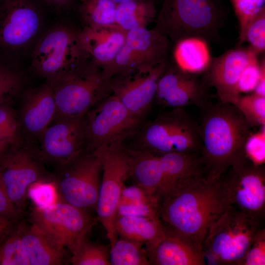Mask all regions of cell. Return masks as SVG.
I'll list each match as a JSON object with an SVG mask.
<instances>
[{
  "mask_svg": "<svg viewBox=\"0 0 265 265\" xmlns=\"http://www.w3.org/2000/svg\"><path fill=\"white\" fill-rule=\"evenodd\" d=\"M229 204L221 178L207 177L162 197L158 209L166 227L202 252L210 228Z\"/></svg>",
  "mask_w": 265,
  "mask_h": 265,
  "instance_id": "cell-1",
  "label": "cell"
},
{
  "mask_svg": "<svg viewBox=\"0 0 265 265\" xmlns=\"http://www.w3.org/2000/svg\"><path fill=\"white\" fill-rule=\"evenodd\" d=\"M203 107L200 155L209 177L220 179L230 167L248 161L244 145L250 127L233 104L220 102Z\"/></svg>",
  "mask_w": 265,
  "mask_h": 265,
  "instance_id": "cell-2",
  "label": "cell"
},
{
  "mask_svg": "<svg viewBox=\"0 0 265 265\" xmlns=\"http://www.w3.org/2000/svg\"><path fill=\"white\" fill-rule=\"evenodd\" d=\"M130 175L134 184L158 201L208 177L199 154L158 153L126 147Z\"/></svg>",
  "mask_w": 265,
  "mask_h": 265,
  "instance_id": "cell-3",
  "label": "cell"
},
{
  "mask_svg": "<svg viewBox=\"0 0 265 265\" xmlns=\"http://www.w3.org/2000/svg\"><path fill=\"white\" fill-rule=\"evenodd\" d=\"M265 219L230 204L210 228L203 244L206 264L240 265Z\"/></svg>",
  "mask_w": 265,
  "mask_h": 265,
  "instance_id": "cell-4",
  "label": "cell"
},
{
  "mask_svg": "<svg viewBox=\"0 0 265 265\" xmlns=\"http://www.w3.org/2000/svg\"><path fill=\"white\" fill-rule=\"evenodd\" d=\"M224 18L213 0H164L153 29L175 43L188 37L212 42L218 37Z\"/></svg>",
  "mask_w": 265,
  "mask_h": 265,
  "instance_id": "cell-5",
  "label": "cell"
},
{
  "mask_svg": "<svg viewBox=\"0 0 265 265\" xmlns=\"http://www.w3.org/2000/svg\"><path fill=\"white\" fill-rule=\"evenodd\" d=\"M52 81L56 107L54 120L84 115L112 93L113 77L106 76L90 58L73 71Z\"/></svg>",
  "mask_w": 265,
  "mask_h": 265,
  "instance_id": "cell-6",
  "label": "cell"
},
{
  "mask_svg": "<svg viewBox=\"0 0 265 265\" xmlns=\"http://www.w3.org/2000/svg\"><path fill=\"white\" fill-rule=\"evenodd\" d=\"M130 147L152 152L199 154V125L182 108H173L142 125Z\"/></svg>",
  "mask_w": 265,
  "mask_h": 265,
  "instance_id": "cell-7",
  "label": "cell"
},
{
  "mask_svg": "<svg viewBox=\"0 0 265 265\" xmlns=\"http://www.w3.org/2000/svg\"><path fill=\"white\" fill-rule=\"evenodd\" d=\"M89 58L81 42L79 30L59 23L38 40L30 69L38 77L54 80L73 71Z\"/></svg>",
  "mask_w": 265,
  "mask_h": 265,
  "instance_id": "cell-8",
  "label": "cell"
},
{
  "mask_svg": "<svg viewBox=\"0 0 265 265\" xmlns=\"http://www.w3.org/2000/svg\"><path fill=\"white\" fill-rule=\"evenodd\" d=\"M102 172V163L98 156L86 149L57 166L53 181L57 201L67 203L88 212L96 210Z\"/></svg>",
  "mask_w": 265,
  "mask_h": 265,
  "instance_id": "cell-9",
  "label": "cell"
},
{
  "mask_svg": "<svg viewBox=\"0 0 265 265\" xmlns=\"http://www.w3.org/2000/svg\"><path fill=\"white\" fill-rule=\"evenodd\" d=\"M124 143L101 147L94 152L102 166L101 181L96 210L105 228L110 246L117 239L114 223L118 202L129 178L130 165Z\"/></svg>",
  "mask_w": 265,
  "mask_h": 265,
  "instance_id": "cell-10",
  "label": "cell"
},
{
  "mask_svg": "<svg viewBox=\"0 0 265 265\" xmlns=\"http://www.w3.org/2000/svg\"><path fill=\"white\" fill-rule=\"evenodd\" d=\"M143 119L130 112L112 94L85 114L84 149L94 151L124 143L142 125Z\"/></svg>",
  "mask_w": 265,
  "mask_h": 265,
  "instance_id": "cell-11",
  "label": "cell"
},
{
  "mask_svg": "<svg viewBox=\"0 0 265 265\" xmlns=\"http://www.w3.org/2000/svg\"><path fill=\"white\" fill-rule=\"evenodd\" d=\"M45 162L39 148L26 142L0 156V177L10 199L22 215L29 186L35 182L53 178L46 170Z\"/></svg>",
  "mask_w": 265,
  "mask_h": 265,
  "instance_id": "cell-12",
  "label": "cell"
},
{
  "mask_svg": "<svg viewBox=\"0 0 265 265\" xmlns=\"http://www.w3.org/2000/svg\"><path fill=\"white\" fill-rule=\"evenodd\" d=\"M30 217V222L71 254L88 237L94 222L88 211L61 201L43 208L34 207Z\"/></svg>",
  "mask_w": 265,
  "mask_h": 265,
  "instance_id": "cell-13",
  "label": "cell"
},
{
  "mask_svg": "<svg viewBox=\"0 0 265 265\" xmlns=\"http://www.w3.org/2000/svg\"><path fill=\"white\" fill-rule=\"evenodd\" d=\"M170 41L154 29L138 27L127 31L125 43L114 60L103 69L108 77L165 62Z\"/></svg>",
  "mask_w": 265,
  "mask_h": 265,
  "instance_id": "cell-14",
  "label": "cell"
},
{
  "mask_svg": "<svg viewBox=\"0 0 265 265\" xmlns=\"http://www.w3.org/2000/svg\"><path fill=\"white\" fill-rule=\"evenodd\" d=\"M230 204L251 216L265 219V169L249 161L230 167L221 177Z\"/></svg>",
  "mask_w": 265,
  "mask_h": 265,
  "instance_id": "cell-15",
  "label": "cell"
},
{
  "mask_svg": "<svg viewBox=\"0 0 265 265\" xmlns=\"http://www.w3.org/2000/svg\"><path fill=\"white\" fill-rule=\"evenodd\" d=\"M41 15L30 0H5L0 5V51L11 52L28 46L39 33Z\"/></svg>",
  "mask_w": 265,
  "mask_h": 265,
  "instance_id": "cell-16",
  "label": "cell"
},
{
  "mask_svg": "<svg viewBox=\"0 0 265 265\" xmlns=\"http://www.w3.org/2000/svg\"><path fill=\"white\" fill-rule=\"evenodd\" d=\"M167 66L163 62L113 77L112 94L132 114L144 118L155 100L159 80Z\"/></svg>",
  "mask_w": 265,
  "mask_h": 265,
  "instance_id": "cell-17",
  "label": "cell"
},
{
  "mask_svg": "<svg viewBox=\"0 0 265 265\" xmlns=\"http://www.w3.org/2000/svg\"><path fill=\"white\" fill-rule=\"evenodd\" d=\"M54 120L39 137V149L46 161L58 166L84 149L85 114Z\"/></svg>",
  "mask_w": 265,
  "mask_h": 265,
  "instance_id": "cell-18",
  "label": "cell"
},
{
  "mask_svg": "<svg viewBox=\"0 0 265 265\" xmlns=\"http://www.w3.org/2000/svg\"><path fill=\"white\" fill-rule=\"evenodd\" d=\"M56 112L53 81L46 80L38 87L24 94L19 119L26 142L32 143L53 121Z\"/></svg>",
  "mask_w": 265,
  "mask_h": 265,
  "instance_id": "cell-19",
  "label": "cell"
},
{
  "mask_svg": "<svg viewBox=\"0 0 265 265\" xmlns=\"http://www.w3.org/2000/svg\"><path fill=\"white\" fill-rule=\"evenodd\" d=\"M258 53L251 48L229 50L213 58L209 70V79L220 102L236 105L240 92L238 84L246 65L257 58Z\"/></svg>",
  "mask_w": 265,
  "mask_h": 265,
  "instance_id": "cell-20",
  "label": "cell"
},
{
  "mask_svg": "<svg viewBox=\"0 0 265 265\" xmlns=\"http://www.w3.org/2000/svg\"><path fill=\"white\" fill-rule=\"evenodd\" d=\"M193 75L175 66H167L159 80L155 100L172 108L194 105L203 107L207 104L206 89Z\"/></svg>",
  "mask_w": 265,
  "mask_h": 265,
  "instance_id": "cell-21",
  "label": "cell"
},
{
  "mask_svg": "<svg viewBox=\"0 0 265 265\" xmlns=\"http://www.w3.org/2000/svg\"><path fill=\"white\" fill-rule=\"evenodd\" d=\"M144 248L151 265H206L202 252L167 227L161 238L153 244Z\"/></svg>",
  "mask_w": 265,
  "mask_h": 265,
  "instance_id": "cell-22",
  "label": "cell"
},
{
  "mask_svg": "<svg viewBox=\"0 0 265 265\" xmlns=\"http://www.w3.org/2000/svg\"><path fill=\"white\" fill-rule=\"evenodd\" d=\"M127 31L117 24L79 30L83 47L89 58L102 68L111 63L123 46Z\"/></svg>",
  "mask_w": 265,
  "mask_h": 265,
  "instance_id": "cell-23",
  "label": "cell"
},
{
  "mask_svg": "<svg viewBox=\"0 0 265 265\" xmlns=\"http://www.w3.org/2000/svg\"><path fill=\"white\" fill-rule=\"evenodd\" d=\"M20 235L29 265H61L67 249L30 222L19 220Z\"/></svg>",
  "mask_w": 265,
  "mask_h": 265,
  "instance_id": "cell-24",
  "label": "cell"
},
{
  "mask_svg": "<svg viewBox=\"0 0 265 265\" xmlns=\"http://www.w3.org/2000/svg\"><path fill=\"white\" fill-rule=\"evenodd\" d=\"M117 235L150 246L161 238L166 227L160 218L144 216H116L114 223Z\"/></svg>",
  "mask_w": 265,
  "mask_h": 265,
  "instance_id": "cell-25",
  "label": "cell"
},
{
  "mask_svg": "<svg viewBox=\"0 0 265 265\" xmlns=\"http://www.w3.org/2000/svg\"><path fill=\"white\" fill-rule=\"evenodd\" d=\"M175 66L191 74L208 70L212 59L206 40L197 37H188L175 42L173 50Z\"/></svg>",
  "mask_w": 265,
  "mask_h": 265,
  "instance_id": "cell-26",
  "label": "cell"
},
{
  "mask_svg": "<svg viewBox=\"0 0 265 265\" xmlns=\"http://www.w3.org/2000/svg\"><path fill=\"white\" fill-rule=\"evenodd\" d=\"M131 215L159 218L157 201L140 186H126L120 196L116 216Z\"/></svg>",
  "mask_w": 265,
  "mask_h": 265,
  "instance_id": "cell-27",
  "label": "cell"
},
{
  "mask_svg": "<svg viewBox=\"0 0 265 265\" xmlns=\"http://www.w3.org/2000/svg\"><path fill=\"white\" fill-rule=\"evenodd\" d=\"M156 13L153 0H133L117 3L115 23L128 31L138 27H146Z\"/></svg>",
  "mask_w": 265,
  "mask_h": 265,
  "instance_id": "cell-28",
  "label": "cell"
},
{
  "mask_svg": "<svg viewBox=\"0 0 265 265\" xmlns=\"http://www.w3.org/2000/svg\"><path fill=\"white\" fill-rule=\"evenodd\" d=\"M20 219L13 222L0 237V265H29L20 235Z\"/></svg>",
  "mask_w": 265,
  "mask_h": 265,
  "instance_id": "cell-29",
  "label": "cell"
},
{
  "mask_svg": "<svg viewBox=\"0 0 265 265\" xmlns=\"http://www.w3.org/2000/svg\"><path fill=\"white\" fill-rule=\"evenodd\" d=\"M116 5L113 0H81L80 13L84 26L96 27L116 24Z\"/></svg>",
  "mask_w": 265,
  "mask_h": 265,
  "instance_id": "cell-30",
  "label": "cell"
},
{
  "mask_svg": "<svg viewBox=\"0 0 265 265\" xmlns=\"http://www.w3.org/2000/svg\"><path fill=\"white\" fill-rule=\"evenodd\" d=\"M140 243L121 237L110 247L109 260L113 265H150Z\"/></svg>",
  "mask_w": 265,
  "mask_h": 265,
  "instance_id": "cell-31",
  "label": "cell"
},
{
  "mask_svg": "<svg viewBox=\"0 0 265 265\" xmlns=\"http://www.w3.org/2000/svg\"><path fill=\"white\" fill-rule=\"evenodd\" d=\"M23 142L19 119L11 104L0 106V156Z\"/></svg>",
  "mask_w": 265,
  "mask_h": 265,
  "instance_id": "cell-32",
  "label": "cell"
},
{
  "mask_svg": "<svg viewBox=\"0 0 265 265\" xmlns=\"http://www.w3.org/2000/svg\"><path fill=\"white\" fill-rule=\"evenodd\" d=\"M24 80V75L17 66L0 61V106L12 104L21 93Z\"/></svg>",
  "mask_w": 265,
  "mask_h": 265,
  "instance_id": "cell-33",
  "label": "cell"
},
{
  "mask_svg": "<svg viewBox=\"0 0 265 265\" xmlns=\"http://www.w3.org/2000/svg\"><path fill=\"white\" fill-rule=\"evenodd\" d=\"M73 265H110L109 251L102 244L84 238L71 253Z\"/></svg>",
  "mask_w": 265,
  "mask_h": 265,
  "instance_id": "cell-34",
  "label": "cell"
},
{
  "mask_svg": "<svg viewBox=\"0 0 265 265\" xmlns=\"http://www.w3.org/2000/svg\"><path fill=\"white\" fill-rule=\"evenodd\" d=\"M235 106L250 127L265 126V96L255 93L240 96Z\"/></svg>",
  "mask_w": 265,
  "mask_h": 265,
  "instance_id": "cell-35",
  "label": "cell"
},
{
  "mask_svg": "<svg viewBox=\"0 0 265 265\" xmlns=\"http://www.w3.org/2000/svg\"><path fill=\"white\" fill-rule=\"evenodd\" d=\"M247 41L258 54L265 50V7L247 25L240 42Z\"/></svg>",
  "mask_w": 265,
  "mask_h": 265,
  "instance_id": "cell-36",
  "label": "cell"
},
{
  "mask_svg": "<svg viewBox=\"0 0 265 265\" xmlns=\"http://www.w3.org/2000/svg\"><path fill=\"white\" fill-rule=\"evenodd\" d=\"M27 194L35 207L38 208L48 207L58 201L53 179L32 183L28 187Z\"/></svg>",
  "mask_w": 265,
  "mask_h": 265,
  "instance_id": "cell-37",
  "label": "cell"
},
{
  "mask_svg": "<svg viewBox=\"0 0 265 265\" xmlns=\"http://www.w3.org/2000/svg\"><path fill=\"white\" fill-rule=\"evenodd\" d=\"M230 0L233 5L238 21L240 41L248 24L265 7V0Z\"/></svg>",
  "mask_w": 265,
  "mask_h": 265,
  "instance_id": "cell-38",
  "label": "cell"
},
{
  "mask_svg": "<svg viewBox=\"0 0 265 265\" xmlns=\"http://www.w3.org/2000/svg\"><path fill=\"white\" fill-rule=\"evenodd\" d=\"M255 133L249 134L244 145L247 160L255 166L264 165L265 162V126Z\"/></svg>",
  "mask_w": 265,
  "mask_h": 265,
  "instance_id": "cell-39",
  "label": "cell"
},
{
  "mask_svg": "<svg viewBox=\"0 0 265 265\" xmlns=\"http://www.w3.org/2000/svg\"><path fill=\"white\" fill-rule=\"evenodd\" d=\"M265 61L260 64L257 58L249 62L243 69L240 77L238 87L240 92L254 91L264 71Z\"/></svg>",
  "mask_w": 265,
  "mask_h": 265,
  "instance_id": "cell-40",
  "label": "cell"
},
{
  "mask_svg": "<svg viewBox=\"0 0 265 265\" xmlns=\"http://www.w3.org/2000/svg\"><path fill=\"white\" fill-rule=\"evenodd\" d=\"M265 265V228H261L255 236L240 265Z\"/></svg>",
  "mask_w": 265,
  "mask_h": 265,
  "instance_id": "cell-41",
  "label": "cell"
},
{
  "mask_svg": "<svg viewBox=\"0 0 265 265\" xmlns=\"http://www.w3.org/2000/svg\"><path fill=\"white\" fill-rule=\"evenodd\" d=\"M22 216L10 199L0 177V217L13 222Z\"/></svg>",
  "mask_w": 265,
  "mask_h": 265,
  "instance_id": "cell-42",
  "label": "cell"
},
{
  "mask_svg": "<svg viewBox=\"0 0 265 265\" xmlns=\"http://www.w3.org/2000/svg\"><path fill=\"white\" fill-rule=\"evenodd\" d=\"M53 8L58 10L65 9L70 7L73 0H44Z\"/></svg>",
  "mask_w": 265,
  "mask_h": 265,
  "instance_id": "cell-43",
  "label": "cell"
},
{
  "mask_svg": "<svg viewBox=\"0 0 265 265\" xmlns=\"http://www.w3.org/2000/svg\"><path fill=\"white\" fill-rule=\"evenodd\" d=\"M254 91L257 94L265 96V71L263 72Z\"/></svg>",
  "mask_w": 265,
  "mask_h": 265,
  "instance_id": "cell-44",
  "label": "cell"
},
{
  "mask_svg": "<svg viewBox=\"0 0 265 265\" xmlns=\"http://www.w3.org/2000/svg\"><path fill=\"white\" fill-rule=\"evenodd\" d=\"M12 222L0 217V237Z\"/></svg>",
  "mask_w": 265,
  "mask_h": 265,
  "instance_id": "cell-45",
  "label": "cell"
},
{
  "mask_svg": "<svg viewBox=\"0 0 265 265\" xmlns=\"http://www.w3.org/2000/svg\"><path fill=\"white\" fill-rule=\"evenodd\" d=\"M116 3H120L124 2H126L130 0H113Z\"/></svg>",
  "mask_w": 265,
  "mask_h": 265,
  "instance_id": "cell-46",
  "label": "cell"
},
{
  "mask_svg": "<svg viewBox=\"0 0 265 265\" xmlns=\"http://www.w3.org/2000/svg\"><path fill=\"white\" fill-rule=\"evenodd\" d=\"M5 0H0V5L3 3Z\"/></svg>",
  "mask_w": 265,
  "mask_h": 265,
  "instance_id": "cell-47",
  "label": "cell"
}]
</instances>
